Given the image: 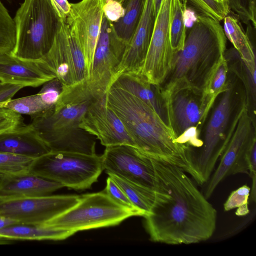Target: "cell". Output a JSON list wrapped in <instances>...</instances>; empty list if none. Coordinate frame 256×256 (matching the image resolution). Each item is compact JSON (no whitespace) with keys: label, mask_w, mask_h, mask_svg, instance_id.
<instances>
[{"label":"cell","mask_w":256,"mask_h":256,"mask_svg":"<svg viewBox=\"0 0 256 256\" xmlns=\"http://www.w3.org/2000/svg\"><path fill=\"white\" fill-rule=\"evenodd\" d=\"M155 20L153 0H146L140 21L130 41L126 46L115 78L122 74L140 75Z\"/></svg>","instance_id":"obj_18"},{"label":"cell","mask_w":256,"mask_h":256,"mask_svg":"<svg viewBox=\"0 0 256 256\" xmlns=\"http://www.w3.org/2000/svg\"><path fill=\"white\" fill-rule=\"evenodd\" d=\"M224 31L226 37L238 52L242 62H256L252 45L238 20L230 16L224 18Z\"/></svg>","instance_id":"obj_25"},{"label":"cell","mask_w":256,"mask_h":256,"mask_svg":"<svg viewBox=\"0 0 256 256\" xmlns=\"http://www.w3.org/2000/svg\"><path fill=\"white\" fill-rule=\"evenodd\" d=\"M40 60L64 86H72L88 79L83 51L74 33L68 28L66 20H61L51 48Z\"/></svg>","instance_id":"obj_9"},{"label":"cell","mask_w":256,"mask_h":256,"mask_svg":"<svg viewBox=\"0 0 256 256\" xmlns=\"http://www.w3.org/2000/svg\"><path fill=\"white\" fill-rule=\"evenodd\" d=\"M108 175L123 190L133 205L144 214V217L150 213L154 198V190L112 174H108Z\"/></svg>","instance_id":"obj_26"},{"label":"cell","mask_w":256,"mask_h":256,"mask_svg":"<svg viewBox=\"0 0 256 256\" xmlns=\"http://www.w3.org/2000/svg\"><path fill=\"white\" fill-rule=\"evenodd\" d=\"M186 8L182 0H171L170 35L174 54L182 50L186 37Z\"/></svg>","instance_id":"obj_27"},{"label":"cell","mask_w":256,"mask_h":256,"mask_svg":"<svg viewBox=\"0 0 256 256\" xmlns=\"http://www.w3.org/2000/svg\"><path fill=\"white\" fill-rule=\"evenodd\" d=\"M111 85L127 91L146 102L167 122L166 113L159 87L150 84L140 75L132 74L118 75Z\"/></svg>","instance_id":"obj_22"},{"label":"cell","mask_w":256,"mask_h":256,"mask_svg":"<svg viewBox=\"0 0 256 256\" xmlns=\"http://www.w3.org/2000/svg\"><path fill=\"white\" fill-rule=\"evenodd\" d=\"M76 232L45 226L18 224L0 230V239L22 240H62Z\"/></svg>","instance_id":"obj_23"},{"label":"cell","mask_w":256,"mask_h":256,"mask_svg":"<svg viewBox=\"0 0 256 256\" xmlns=\"http://www.w3.org/2000/svg\"><path fill=\"white\" fill-rule=\"evenodd\" d=\"M75 195L44 196L0 200V214L20 224H43L76 204Z\"/></svg>","instance_id":"obj_11"},{"label":"cell","mask_w":256,"mask_h":256,"mask_svg":"<svg viewBox=\"0 0 256 256\" xmlns=\"http://www.w3.org/2000/svg\"><path fill=\"white\" fill-rule=\"evenodd\" d=\"M171 0H162L140 76L150 84L160 86L172 68L174 56L170 35Z\"/></svg>","instance_id":"obj_12"},{"label":"cell","mask_w":256,"mask_h":256,"mask_svg":"<svg viewBox=\"0 0 256 256\" xmlns=\"http://www.w3.org/2000/svg\"><path fill=\"white\" fill-rule=\"evenodd\" d=\"M233 122L219 164L208 180L204 194L207 199L226 177L238 173L248 174L246 154L250 144L256 138V132L254 124L246 102L242 104Z\"/></svg>","instance_id":"obj_8"},{"label":"cell","mask_w":256,"mask_h":256,"mask_svg":"<svg viewBox=\"0 0 256 256\" xmlns=\"http://www.w3.org/2000/svg\"><path fill=\"white\" fill-rule=\"evenodd\" d=\"M94 96L86 82L72 86H64L54 110L30 124L50 152L96 154V138L81 128L82 120Z\"/></svg>","instance_id":"obj_4"},{"label":"cell","mask_w":256,"mask_h":256,"mask_svg":"<svg viewBox=\"0 0 256 256\" xmlns=\"http://www.w3.org/2000/svg\"><path fill=\"white\" fill-rule=\"evenodd\" d=\"M132 216L103 192L80 196L76 204L43 224L76 232L117 225Z\"/></svg>","instance_id":"obj_7"},{"label":"cell","mask_w":256,"mask_h":256,"mask_svg":"<svg viewBox=\"0 0 256 256\" xmlns=\"http://www.w3.org/2000/svg\"><path fill=\"white\" fill-rule=\"evenodd\" d=\"M218 1H219V2H222V1H224V0H217Z\"/></svg>","instance_id":"obj_45"},{"label":"cell","mask_w":256,"mask_h":256,"mask_svg":"<svg viewBox=\"0 0 256 256\" xmlns=\"http://www.w3.org/2000/svg\"><path fill=\"white\" fill-rule=\"evenodd\" d=\"M186 5L190 6L200 13L218 22L224 19L230 12L227 0L219 2L217 0H182Z\"/></svg>","instance_id":"obj_32"},{"label":"cell","mask_w":256,"mask_h":256,"mask_svg":"<svg viewBox=\"0 0 256 256\" xmlns=\"http://www.w3.org/2000/svg\"><path fill=\"white\" fill-rule=\"evenodd\" d=\"M246 160L248 168V174L252 180L256 179V138L250 144L246 154Z\"/></svg>","instance_id":"obj_41"},{"label":"cell","mask_w":256,"mask_h":256,"mask_svg":"<svg viewBox=\"0 0 256 256\" xmlns=\"http://www.w3.org/2000/svg\"><path fill=\"white\" fill-rule=\"evenodd\" d=\"M176 142L195 148L202 147L203 144V141L199 138V132L197 126L187 128L177 136Z\"/></svg>","instance_id":"obj_39"},{"label":"cell","mask_w":256,"mask_h":256,"mask_svg":"<svg viewBox=\"0 0 256 256\" xmlns=\"http://www.w3.org/2000/svg\"><path fill=\"white\" fill-rule=\"evenodd\" d=\"M62 187L30 172L14 174L0 178V200L46 196Z\"/></svg>","instance_id":"obj_20"},{"label":"cell","mask_w":256,"mask_h":256,"mask_svg":"<svg viewBox=\"0 0 256 256\" xmlns=\"http://www.w3.org/2000/svg\"><path fill=\"white\" fill-rule=\"evenodd\" d=\"M50 152L30 124H24L14 130L0 134V152L36 159Z\"/></svg>","instance_id":"obj_21"},{"label":"cell","mask_w":256,"mask_h":256,"mask_svg":"<svg viewBox=\"0 0 256 256\" xmlns=\"http://www.w3.org/2000/svg\"><path fill=\"white\" fill-rule=\"evenodd\" d=\"M80 126L106 147L126 144L136 148L120 119L107 106L106 94L92 102Z\"/></svg>","instance_id":"obj_16"},{"label":"cell","mask_w":256,"mask_h":256,"mask_svg":"<svg viewBox=\"0 0 256 256\" xmlns=\"http://www.w3.org/2000/svg\"><path fill=\"white\" fill-rule=\"evenodd\" d=\"M146 0H124V14L113 23L117 36L127 45L130 41L140 21Z\"/></svg>","instance_id":"obj_24"},{"label":"cell","mask_w":256,"mask_h":256,"mask_svg":"<svg viewBox=\"0 0 256 256\" xmlns=\"http://www.w3.org/2000/svg\"><path fill=\"white\" fill-rule=\"evenodd\" d=\"M104 2L105 0H82L71 3L70 11L66 18L68 29L74 33L82 47L88 77L101 30Z\"/></svg>","instance_id":"obj_15"},{"label":"cell","mask_w":256,"mask_h":256,"mask_svg":"<svg viewBox=\"0 0 256 256\" xmlns=\"http://www.w3.org/2000/svg\"><path fill=\"white\" fill-rule=\"evenodd\" d=\"M154 198L145 226L151 240L190 244L210 238L217 212L180 168L152 159Z\"/></svg>","instance_id":"obj_1"},{"label":"cell","mask_w":256,"mask_h":256,"mask_svg":"<svg viewBox=\"0 0 256 256\" xmlns=\"http://www.w3.org/2000/svg\"><path fill=\"white\" fill-rule=\"evenodd\" d=\"M106 100L122 122L136 148L153 160L180 168L198 184H204L196 156L190 146L176 142L173 129L152 107L113 85L107 90Z\"/></svg>","instance_id":"obj_2"},{"label":"cell","mask_w":256,"mask_h":256,"mask_svg":"<svg viewBox=\"0 0 256 256\" xmlns=\"http://www.w3.org/2000/svg\"><path fill=\"white\" fill-rule=\"evenodd\" d=\"M18 224L20 223L8 218L0 214V230Z\"/></svg>","instance_id":"obj_43"},{"label":"cell","mask_w":256,"mask_h":256,"mask_svg":"<svg viewBox=\"0 0 256 256\" xmlns=\"http://www.w3.org/2000/svg\"><path fill=\"white\" fill-rule=\"evenodd\" d=\"M24 124L21 114L7 108H0V134L14 130Z\"/></svg>","instance_id":"obj_37"},{"label":"cell","mask_w":256,"mask_h":256,"mask_svg":"<svg viewBox=\"0 0 256 256\" xmlns=\"http://www.w3.org/2000/svg\"><path fill=\"white\" fill-rule=\"evenodd\" d=\"M230 10L244 24L256 26V0H227Z\"/></svg>","instance_id":"obj_33"},{"label":"cell","mask_w":256,"mask_h":256,"mask_svg":"<svg viewBox=\"0 0 256 256\" xmlns=\"http://www.w3.org/2000/svg\"><path fill=\"white\" fill-rule=\"evenodd\" d=\"M104 192L115 202L130 212L134 216H144V214L133 205L123 190L109 176L106 180Z\"/></svg>","instance_id":"obj_35"},{"label":"cell","mask_w":256,"mask_h":256,"mask_svg":"<svg viewBox=\"0 0 256 256\" xmlns=\"http://www.w3.org/2000/svg\"><path fill=\"white\" fill-rule=\"evenodd\" d=\"M162 0H153L154 13L156 18L160 9Z\"/></svg>","instance_id":"obj_44"},{"label":"cell","mask_w":256,"mask_h":256,"mask_svg":"<svg viewBox=\"0 0 256 256\" xmlns=\"http://www.w3.org/2000/svg\"><path fill=\"white\" fill-rule=\"evenodd\" d=\"M101 158L108 174L154 190L152 159L136 148L126 144L106 147Z\"/></svg>","instance_id":"obj_13"},{"label":"cell","mask_w":256,"mask_h":256,"mask_svg":"<svg viewBox=\"0 0 256 256\" xmlns=\"http://www.w3.org/2000/svg\"><path fill=\"white\" fill-rule=\"evenodd\" d=\"M64 89V85L57 78H54L44 84L38 93L43 103L52 110L56 104Z\"/></svg>","instance_id":"obj_36"},{"label":"cell","mask_w":256,"mask_h":256,"mask_svg":"<svg viewBox=\"0 0 256 256\" xmlns=\"http://www.w3.org/2000/svg\"><path fill=\"white\" fill-rule=\"evenodd\" d=\"M14 20L16 44L11 54L26 60H38L45 56L61 20L50 0H24Z\"/></svg>","instance_id":"obj_5"},{"label":"cell","mask_w":256,"mask_h":256,"mask_svg":"<svg viewBox=\"0 0 256 256\" xmlns=\"http://www.w3.org/2000/svg\"><path fill=\"white\" fill-rule=\"evenodd\" d=\"M103 170L101 156L50 152L35 159L30 172L79 190L90 188Z\"/></svg>","instance_id":"obj_6"},{"label":"cell","mask_w":256,"mask_h":256,"mask_svg":"<svg viewBox=\"0 0 256 256\" xmlns=\"http://www.w3.org/2000/svg\"><path fill=\"white\" fill-rule=\"evenodd\" d=\"M214 103L202 92L182 90L164 104L167 122L177 136L192 126H197L206 118Z\"/></svg>","instance_id":"obj_17"},{"label":"cell","mask_w":256,"mask_h":256,"mask_svg":"<svg viewBox=\"0 0 256 256\" xmlns=\"http://www.w3.org/2000/svg\"><path fill=\"white\" fill-rule=\"evenodd\" d=\"M16 44V26L14 18L0 0V56L11 54Z\"/></svg>","instance_id":"obj_29"},{"label":"cell","mask_w":256,"mask_h":256,"mask_svg":"<svg viewBox=\"0 0 256 256\" xmlns=\"http://www.w3.org/2000/svg\"><path fill=\"white\" fill-rule=\"evenodd\" d=\"M226 42L219 22L198 15L186 34L182 50L174 54L166 79L159 87L164 104L182 90L204 92L212 72L224 56Z\"/></svg>","instance_id":"obj_3"},{"label":"cell","mask_w":256,"mask_h":256,"mask_svg":"<svg viewBox=\"0 0 256 256\" xmlns=\"http://www.w3.org/2000/svg\"><path fill=\"white\" fill-rule=\"evenodd\" d=\"M228 62L225 56L220 61L212 72L207 86L203 92L214 103L217 97L228 88Z\"/></svg>","instance_id":"obj_31"},{"label":"cell","mask_w":256,"mask_h":256,"mask_svg":"<svg viewBox=\"0 0 256 256\" xmlns=\"http://www.w3.org/2000/svg\"><path fill=\"white\" fill-rule=\"evenodd\" d=\"M54 78L40 60H23L12 54L0 56V82L35 88Z\"/></svg>","instance_id":"obj_19"},{"label":"cell","mask_w":256,"mask_h":256,"mask_svg":"<svg viewBox=\"0 0 256 256\" xmlns=\"http://www.w3.org/2000/svg\"><path fill=\"white\" fill-rule=\"evenodd\" d=\"M228 86L215 108L206 126L201 152L196 156L198 169L205 183L226 145L222 142L232 112V90Z\"/></svg>","instance_id":"obj_14"},{"label":"cell","mask_w":256,"mask_h":256,"mask_svg":"<svg viewBox=\"0 0 256 256\" xmlns=\"http://www.w3.org/2000/svg\"><path fill=\"white\" fill-rule=\"evenodd\" d=\"M50 1L60 20H66L70 11V4L68 0H50Z\"/></svg>","instance_id":"obj_42"},{"label":"cell","mask_w":256,"mask_h":256,"mask_svg":"<svg viewBox=\"0 0 256 256\" xmlns=\"http://www.w3.org/2000/svg\"><path fill=\"white\" fill-rule=\"evenodd\" d=\"M2 108H7L20 114L30 116L34 119L44 116L52 110L42 102L38 94L10 100L3 104Z\"/></svg>","instance_id":"obj_28"},{"label":"cell","mask_w":256,"mask_h":256,"mask_svg":"<svg viewBox=\"0 0 256 256\" xmlns=\"http://www.w3.org/2000/svg\"><path fill=\"white\" fill-rule=\"evenodd\" d=\"M124 0H105L103 6L104 16L110 22H116L124 16Z\"/></svg>","instance_id":"obj_38"},{"label":"cell","mask_w":256,"mask_h":256,"mask_svg":"<svg viewBox=\"0 0 256 256\" xmlns=\"http://www.w3.org/2000/svg\"><path fill=\"white\" fill-rule=\"evenodd\" d=\"M250 188L247 185H244L232 192L224 204L225 211H228L238 208L236 214L238 216H244L248 214L250 210L248 207V200Z\"/></svg>","instance_id":"obj_34"},{"label":"cell","mask_w":256,"mask_h":256,"mask_svg":"<svg viewBox=\"0 0 256 256\" xmlns=\"http://www.w3.org/2000/svg\"><path fill=\"white\" fill-rule=\"evenodd\" d=\"M34 160L14 154L0 152V178L30 172Z\"/></svg>","instance_id":"obj_30"},{"label":"cell","mask_w":256,"mask_h":256,"mask_svg":"<svg viewBox=\"0 0 256 256\" xmlns=\"http://www.w3.org/2000/svg\"><path fill=\"white\" fill-rule=\"evenodd\" d=\"M126 46L117 36L113 23L104 16L91 72L86 81L96 97L105 95L114 81Z\"/></svg>","instance_id":"obj_10"},{"label":"cell","mask_w":256,"mask_h":256,"mask_svg":"<svg viewBox=\"0 0 256 256\" xmlns=\"http://www.w3.org/2000/svg\"><path fill=\"white\" fill-rule=\"evenodd\" d=\"M23 88L20 85L0 82V108Z\"/></svg>","instance_id":"obj_40"}]
</instances>
